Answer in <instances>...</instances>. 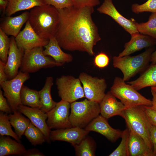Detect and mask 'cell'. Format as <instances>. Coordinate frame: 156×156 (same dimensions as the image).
<instances>
[{"label": "cell", "instance_id": "ee69618b", "mask_svg": "<svg viewBox=\"0 0 156 156\" xmlns=\"http://www.w3.org/2000/svg\"><path fill=\"white\" fill-rule=\"evenodd\" d=\"M151 93L153 98L152 100V105L151 107L153 109L156 111V92L151 90Z\"/></svg>", "mask_w": 156, "mask_h": 156}, {"label": "cell", "instance_id": "cb8c5ba5", "mask_svg": "<svg viewBox=\"0 0 156 156\" xmlns=\"http://www.w3.org/2000/svg\"><path fill=\"white\" fill-rule=\"evenodd\" d=\"M26 150L24 146L21 142L12 140L10 136H1L0 156L23 155Z\"/></svg>", "mask_w": 156, "mask_h": 156}, {"label": "cell", "instance_id": "e0dca14e", "mask_svg": "<svg viewBox=\"0 0 156 156\" xmlns=\"http://www.w3.org/2000/svg\"><path fill=\"white\" fill-rule=\"evenodd\" d=\"M107 119L99 115L84 129L89 131L98 133L112 142H114L121 137L122 131L113 128L109 124Z\"/></svg>", "mask_w": 156, "mask_h": 156}, {"label": "cell", "instance_id": "ba28073f", "mask_svg": "<svg viewBox=\"0 0 156 156\" xmlns=\"http://www.w3.org/2000/svg\"><path fill=\"white\" fill-rule=\"evenodd\" d=\"M55 83L59 96L70 103L85 97L81 82L79 78L69 75L56 78Z\"/></svg>", "mask_w": 156, "mask_h": 156}, {"label": "cell", "instance_id": "f1b7e54d", "mask_svg": "<svg viewBox=\"0 0 156 156\" xmlns=\"http://www.w3.org/2000/svg\"><path fill=\"white\" fill-rule=\"evenodd\" d=\"M77 156H95L96 144L93 140L87 135L77 145L74 146Z\"/></svg>", "mask_w": 156, "mask_h": 156}, {"label": "cell", "instance_id": "7bdbcfd3", "mask_svg": "<svg viewBox=\"0 0 156 156\" xmlns=\"http://www.w3.org/2000/svg\"><path fill=\"white\" fill-rule=\"evenodd\" d=\"M22 156H45L42 153L36 148L26 150Z\"/></svg>", "mask_w": 156, "mask_h": 156}, {"label": "cell", "instance_id": "f546056e", "mask_svg": "<svg viewBox=\"0 0 156 156\" xmlns=\"http://www.w3.org/2000/svg\"><path fill=\"white\" fill-rule=\"evenodd\" d=\"M32 145L34 146L41 145L46 142L42 131L31 122L24 134Z\"/></svg>", "mask_w": 156, "mask_h": 156}, {"label": "cell", "instance_id": "52a82bcc", "mask_svg": "<svg viewBox=\"0 0 156 156\" xmlns=\"http://www.w3.org/2000/svg\"><path fill=\"white\" fill-rule=\"evenodd\" d=\"M43 50V47H38L25 50L20 70L28 73H33L42 68L60 66L54 60L44 55Z\"/></svg>", "mask_w": 156, "mask_h": 156}, {"label": "cell", "instance_id": "3957f363", "mask_svg": "<svg viewBox=\"0 0 156 156\" xmlns=\"http://www.w3.org/2000/svg\"><path fill=\"white\" fill-rule=\"evenodd\" d=\"M154 50L151 47L134 56H114L113 57V65L121 70L123 75L122 79L125 81L147 68Z\"/></svg>", "mask_w": 156, "mask_h": 156}, {"label": "cell", "instance_id": "f35d334b", "mask_svg": "<svg viewBox=\"0 0 156 156\" xmlns=\"http://www.w3.org/2000/svg\"><path fill=\"white\" fill-rule=\"evenodd\" d=\"M142 107L151 124L156 127V111L151 106L142 105Z\"/></svg>", "mask_w": 156, "mask_h": 156}, {"label": "cell", "instance_id": "8fae6325", "mask_svg": "<svg viewBox=\"0 0 156 156\" xmlns=\"http://www.w3.org/2000/svg\"><path fill=\"white\" fill-rule=\"evenodd\" d=\"M70 103L61 99L55 106L47 113V124L49 128L60 129L72 127L70 120Z\"/></svg>", "mask_w": 156, "mask_h": 156}, {"label": "cell", "instance_id": "60d3db41", "mask_svg": "<svg viewBox=\"0 0 156 156\" xmlns=\"http://www.w3.org/2000/svg\"><path fill=\"white\" fill-rule=\"evenodd\" d=\"M150 133L151 139L153 146V156H156V127L151 125Z\"/></svg>", "mask_w": 156, "mask_h": 156}, {"label": "cell", "instance_id": "c3c4849f", "mask_svg": "<svg viewBox=\"0 0 156 156\" xmlns=\"http://www.w3.org/2000/svg\"><path fill=\"white\" fill-rule=\"evenodd\" d=\"M6 0V1H8V0Z\"/></svg>", "mask_w": 156, "mask_h": 156}, {"label": "cell", "instance_id": "484cf974", "mask_svg": "<svg viewBox=\"0 0 156 156\" xmlns=\"http://www.w3.org/2000/svg\"><path fill=\"white\" fill-rule=\"evenodd\" d=\"M5 13L7 16L16 12L46 4L43 0H8Z\"/></svg>", "mask_w": 156, "mask_h": 156}, {"label": "cell", "instance_id": "b9f144b4", "mask_svg": "<svg viewBox=\"0 0 156 156\" xmlns=\"http://www.w3.org/2000/svg\"><path fill=\"white\" fill-rule=\"evenodd\" d=\"M5 63L0 60V83L8 80L5 71Z\"/></svg>", "mask_w": 156, "mask_h": 156}, {"label": "cell", "instance_id": "9a60e30c", "mask_svg": "<svg viewBox=\"0 0 156 156\" xmlns=\"http://www.w3.org/2000/svg\"><path fill=\"white\" fill-rule=\"evenodd\" d=\"M89 132L84 129L77 127L57 129L51 131L50 138L51 141L66 142L74 146L78 144Z\"/></svg>", "mask_w": 156, "mask_h": 156}, {"label": "cell", "instance_id": "6da1fadb", "mask_svg": "<svg viewBox=\"0 0 156 156\" xmlns=\"http://www.w3.org/2000/svg\"><path fill=\"white\" fill-rule=\"evenodd\" d=\"M57 10L59 23L55 37L61 48L94 55V47L101 38L92 18L94 7L73 5Z\"/></svg>", "mask_w": 156, "mask_h": 156}, {"label": "cell", "instance_id": "d590c367", "mask_svg": "<svg viewBox=\"0 0 156 156\" xmlns=\"http://www.w3.org/2000/svg\"><path fill=\"white\" fill-rule=\"evenodd\" d=\"M109 59L108 56L104 52H101L97 54L94 60V64L96 67L103 68L108 66Z\"/></svg>", "mask_w": 156, "mask_h": 156}, {"label": "cell", "instance_id": "d6986e66", "mask_svg": "<svg viewBox=\"0 0 156 156\" xmlns=\"http://www.w3.org/2000/svg\"><path fill=\"white\" fill-rule=\"evenodd\" d=\"M101 115L108 119L116 116H122L127 107L109 91L99 103Z\"/></svg>", "mask_w": 156, "mask_h": 156}, {"label": "cell", "instance_id": "7c38bea8", "mask_svg": "<svg viewBox=\"0 0 156 156\" xmlns=\"http://www.w3.org/2000/svg\"><path fill=\"white\" fill-rule=\"evenodd\" d=\"M18 47L25 51L38 47H44L49 40L40 37L27 21L24 29L15 38Z\"/></svg>", "mask_w": 156, "mask_h": 156}, {"label": "cell", "instance_id": "4316f807", "mask_svg": "<svg viewBox=\"0 0 156 156\" xmlns=\"http://www.w3.org/2000/svg\"><path fill=\"white\" fill-rule=\"evenodd\" d=\"M22 114L18 111L14 112L12 114L8 115L10 124L20 139L31 122L28 118H26Z\"/></svg>", "mask_w": 156, "mask_h": 156}, {"label": "cell", "instance_id": "d6a6232c", "mask_svg": "<svg viewBox=\"0 0 156 156\" xmlns=\"http://www.w3.org/2000/svg\"><path fill=\"white\" fill-rule=\"evenodd\" d=\"M129 131L127 128L122 131L121 141L118 146L109 156H129L128 142Z\"/></svg>", "mask_w": 156, "mask_h": 156}, {"label": "cell", "instance_id": "603a6c76", "mask_svg": "<svg viewBox=\"0 0 156 156\" xmlns=\"http://www.w3.org/2000/svg\"><path fill=\"white\" fill-rule=\"evenodd\" d=\"M137 90L156 86V63L152 64L136 79L127 82Z\"/></svg>", "mask_w": 156, "mask_h": 156}, {"label": "cell", "instance_id": "1f68e13d", "mask_svg": "<svg viewBox=\"0 0 156 156\" xmlns=\"http://www.w3.org/2000/svg\"><path fill=\"white\" fill-rule=\"evenodd\" d=\"M8 115L3 112H0V135L12 137L18 142H21L20 139L12 130Z\"/></svg>", "mask_w": 156, "mask_h": 156}, {"label": "cell", "instance_id": "ab89813d", "mask_svg": "<svg viewBox=\"0 0 156 156\" xmlns=\"http://www.w3.org/2000/svg\"><path fill=\"white\" fill-rule=\"evenodd\" d=\"M2 90H0V111L8 114H11L12 112L11 107L7 99H5Z\"/></svg>", "mask_w": 156, "mask_h": 156}, {"label": "cell", "instance_id": "5bb4252c", "mask_svg": "<svg viewBox=\"0 0 156 156\" xmlns=\"http://www.w3.org/2000/svg\"><path fill=\"white\" fill-rule=\"evenodd\" d=\"M18 111L27 116L36 127L39 129L44 134L48 143H51L50 138L51 129L48 127L46 119L47 113L38 108H32L21 105H19Z\"/></svg>", "mask_w": 156, "mask_h": 156}, {"label": "cell", "instance_id": "e575fe53", "mask_svg": "<svg viewBox=\"0 0 156 156\" xmlns=\"http://www.w3.org/2000/svg\"><path fill=\"white\" fill-rule=\"evenodd\" d=\"M132 11L138 14L144 12H156V0H148L145 3L139 5L134 3L131 5Z\"/></svg>", "mask_w": 156, "mask_h": 156}, {"label": "cell", "instance_id": "f6af8a7d", "mask_svg": "<svg viewBox=\"0 0 156 156\" xmlns=\"http://www.w3.org/2000/svg\"><path fill=\"white\" fill-rule=\"evenodd\" d=\"M8 3V1L0 0V8L1 9L3 10L4 13H5Z\"/></svg>", "mask_w": 156, "mask_h": 156}, {"label": "cell", "instance_id": "5b68a950", "mask_svg": "<svg viewBox=\"0 0 156 156\" xmlns=\"http://www.w3.org/2000/svg\"><path fill=\"white\" fill-rule=\"evenodd\" d=\"M69 118L72 127L84 129L99 115V103L85 99L70 103Z\"/></svg>", "mask_w": 156, "mask_h": 156}, {"label": "cell", "instance_id": "44dd1931", "mask_svg": "<svg viewBox=\"0 0 156 156\" xmlns=\"http://www.w3.org/2000/svg\"><path fill=\"white\" fill-rule=\"evenodd\" d=\"M44 47V54L51 57L60 66L66 63L70 62L73 60L71 54L65 53L62 50L55 37L50 39L48 44Z\"/></svg>", "mask_w": 156, "mask_h": 156}, {"label": "cell", "instance_id": "8d00e7d4", "mask_svg": "<svg viewBox=\"0 0 156 156\" xmlns=\"http://www.w3.org/2000/svg\"><path fill=\"white\" fill-rule=\"evenodd\" d=\"M46 4L52 5L57 9L73 5V0H43Z\"/></svg>", "mask_w": 156, "mask_h": 156}, {"label": "cell", "instance_id": "7dc6e473", "mask_svg": "<svg viewBox=\"0 0 156 156\" xmlns=\"http://www.w3.org/2000/svg\"><path fill=\"white\" fill-rule=\"evenodd\" d=\"M151 90H153L156 92V86L151 87Z\"/></svg>", "mask_w": 156, "mask_h": 156}, {"label": "cell", "instance_id": "bcb514c9", "mask_svg": "<svg viewBox=\"0 0 156 156\" xmlns=\"http://www.w3.org/2000/svg\"><path fill=\"white\" fill-rule=\"evenodd\" d=\"M150 62L152 63V64L156 63V50L152 53Z\"/></svg>", "mask_w": 156, "mask_h": 156}, {"label": "cell", "instance_id": "ffe728a7", "mask_svg": "<svg viewBox=\"0 0 156 156\" xmlns=\"http://www.w3.org/2000/svg\"><path fill=\"white\" fill-rule=\"evenodd\" d=\"M29 12L26 11L15 17H5L0 24V29L7 35L16 37L20 32L21 29L28 20Z\"/></svg>", "mask_w": 156, "mask_h": 156}, {"label": "cell", "instance_id": "ac0fdd59", "mask_svg": "<svg viewBox=\"0 0 156 156\" xmlns=\"http://www.w3.org/2000/svg\"><path fill=\"white\" fill-rule=\"evenodd\" d=\"M130 40L125 43L124 49L119 57L129 55L146 48L153 47L156 44V40L149 36L138 33L131 35Z\"/></svg>", "mask_w": 156, "mask_h": 156}, {"label": "cell", "instance_id": "74e56055", "mask_svg": "<svg viewBox=\"0 0 156 156\" xmlns=\"http://www.w3.org/2000/svg\"><path fill=\"white\" fill-rule=\"evenodd\" d=\"M73 6L78 7H94L100 3L99 0H73Z\"/></svg>", "mask_w": 156, "mask_h": 156}, {"label": "cell", "instance_id": "277c9868", "mask_svg": "<svg viewBox=\"0 0 156 156\" xmlns=\"http://www.w3.org/2000/svg\"><path fill=\"white\" fill-rule=\"evenodd\" d=\"M121 117L125 120L127 128L142 137L153 151V146L150 137L151 124L142 105L127 107Z\"/></svg>", "mask_w": 156, "mask_h": 156}, {"label": "cell", "instance_id": "d4e9b609", "mask_svg": "<svg viewBox=\"0 0 156 156\" xmlns=\"http://www.w3.org/2000/svg\"><path fill=\"white\" fill-rule=\"evenodd\" d=\"M53 81L52 77H47L43 87L39 91L40 100L39 109L46 113L54 107L57 103L53 100L51 94V88L53 84Z\"/></svg>", "mask_w": 156, "mask_h": 156}, {"label": "cell", "instance_id": "2e32d148", "mask_svg": "<svg viewBox=\"0 0 156 156\" xmlns=\"http://www.w3.org/2000/svg\"><path fill=\"white\" fill-rule=\"evenodd\" d=\"M10 40V47L5 68L9 79L14 78L17 75L24 53L18 47L14 37L11 36Z\"/></svg>", "mask_w": 156, "mask_h": 156}, {"label": "cell", "instance_id": "836d02e7", "mask_svg": "<svg viewBox=\"0 0 156 156\" xmlns=\"http://www.w3.org/2000/svg\"><path fill=\"white\" fill-rule=\"evenodd\" d=\"M10 40L7 35L0 29V58L6 63L10 47Z\"/></svg>", "mask_w": 156, "mask_h": 156}, {"label": "cell", "instance_id": "9c48e42d", "mask_svg": "<svg viewBox=\"0 0 156 156\" xmlns=\"http://www.w3.org/2000/svg\"><path fill=\"white\" fill-rule=\"evenodd\" d=\"M29 73L20 70L14 78L0 83L3 90V94L6 98L13 113L18 111L19 106L22 105L20 93L24 82L29 79Z\"/></svg>", "mask_w": 156, "mask_h": 156}, {"label": "cell", "instance_id": "30bf717a", "mask_svg": "<svg viewBox=\"0 0 156 156\" xmlns=\"http://www.w3.org/2000/svg\"><path fill=\"white\" fill-rule=\"evenodd\" d=\"M78 78L82 84L85 97L100 103L105 94L107 84L105 80L84 72L81 73Z\"/></svg>", "mask_w": 156, "mask_h": 156}, {"label": "cell", "instance_id": "4dcf8cb0", "mask_svg": "<svg viewBox=\"0 0 156 156\" xmlns=\"http://www.w3.org/2000/svg\"><path fill=\"white\" fill-rule=\"evenodd\" d=\"M136 25L140 33L149 36L156 40V12L152 13L147 22H136Z\"/></svg>", "mask_w": 156, "mask_h": 156}, {"label": "cell", "instance_id": "7402d4cb", "mask_svg": "<svg viewBox=\"0 0 156 156\" xmlns=\"http://www.w3.org/2000/svg\"><path fill=\"white\" fill-rule=\"evenodd\" d=\"M129 130V156H153V151L148 146L143 139Z\"/></svg>", "mask_w": 156, "mask_h": 156}, {"label": "cell", "instance_id": "8992f818", "mask_svg": "<svg viewBox=\"0 0 156 156\" xmlns=\"http://www.w3.org/2000/svg\"><path fill=\"white\" fill-rule=\"evenodd\" d=\"M110 91L127 107L137 106H151L152 101L139 93L122 78L116 77Z\"/></svg>", "mask_w": 156, "mask_h": 156}, {"label": "cell", "instance_id": "7a4b0ae2", "mask_svg": "<svg viewBox=\"0 0 156 156\" xmlns=\"http://www.w3.org/2000/svg\"><path fill=\"white\" fill-rule=\"evenodd\" d=\"M28 21L40 37L49 40L55 37L58 27V10L48 4L35 7L29 12Z\"/></svg>", "mask_w": 156, "mask_h": 156}, {"label": "cell", "instance_id": "4fadbf2b", "mask_svg": "<svg viewBox=\"0 0 156 156\" xmlns=\"http://www.w3.org/2000/svg\"><path fill=\"white\" fill-rule=\"evenodd\" d=\"M97 10L99 13L111 17L131 36L139 33L136 25V22L133 19H127L121 14L115 6L112 0H104Z\"/></svg>", "mask_w": 156, "mask_h": 156}, {"label": "cell", "instance_id": "83f0119b", "mask_svg": "<svg viewBox=\"0 0 156 156\" xmlns=\"http://www.w3.org/2000/svg\"><path fill=\"white\" fill-rule=\"evenodd\" d=\"M20 98L22 105L39 108L40 100L39 91L31 89L23 85L20 93Z\"/></svg>", "mask_w": 156, "mask_h": 156}]
</instances>
